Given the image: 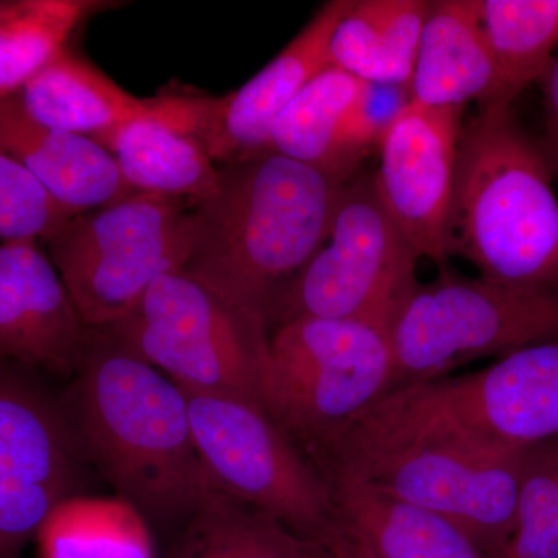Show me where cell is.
I'll use <instances>...</instances> for the list:
<instances>
[{"label":"cell","instance_id":"obj_7","mask_svg":"<svg viewBox=\"0 0 558 558\" xmlns=\"http://www.w3.org/2000/svg\"><path fill=\"white\" fill-rule=\"evenodd\" d=\"M389 339V392L444 379L465 363L558 340V290L512 288L440 267L436 279L411 290Z\"/></svg>","mask_w":558,"mask_h":558},{"label":"cell","instance_id":"obj_9","mask_svg":"<svg viewBox=\"0 0 558 558\" xmlns=\"http://www.w3.org/2000/svg\"><path fill=\"white\" fill-rule=\"evenodd\" d=\"M417 250L392 220L374 175L340 190L329 236L310 263L275 293L267 325L301 317L349 319L391 328L416 288Z\"/></svg>","mask_w":558,"mask_h":558},{"label":"cell","instance_id":"obj_24","mask_svg":"<svg viewBox=\"0 0 558 558\" xmlns=\"http://www.w3.org/2000/svg\"><path fill=\"white\" fill-rule=\"evenodd\" d=\"M38 539L43 558H154L149 527L117 497L68 499Z\"/></svg>","mask_w":558,"mask_h":558},{"label":"cell","instance_id":"obj_11","mask_svg":"<svg viewBox=\"0 0 558 558\" xmlns=\"http://www.w3.org/2000/svg\"><path fill=\"white\" fill-rule=\"evenodd\" d=\"M87 468L61 398L0 359V558H20L54 509L81 497Z\"/></svg>","mask_w":558,"mask_h":558},{"label":"cell","instance_id":"obj_13","mask_svg":"<svg viewBox=\"0 0 558 558\" xmlns=\"http://www.w3.org/2000/svg\"><path fill=\"white\" fill-rule=\"evenodd\" d=\"M462 109L409 102L379 143L377 193L421 258L447 266L446 241Z\"/></svg>","mask_w":558,"mask_h":558},{"label":"cell","instance_id":"obj_22","mask_svg":"<svg viewBox=\"0 0 558 558\" xmlns=\"http://www.w3.org/2000/svg\"><path fill=\"white\" fill-rule=\"evenodd\" d=\"M168 558H333L267 513L215 490L175 535Z\"/></svg>","mask_w":558,"mask_h":558},{"label":"cell","instance_id":"obj_25","mask_svg":"<svg viewBox=\"0 0 558 558\" xmlns=\"http://www.w3.org/2000/svg\"><path fill=\"white\" fill-rule=\"evenodd\" d=\"M481 22L497 62L502 102L512 106L553 64L557 0H481Z\"/></svg>","mask_w":558,"mask_h":558},{"label":"cell","instance_id":"obj_33","mask_svg":"<svg viewBox=\"0 0 558 558\" xmlns=\"http://www.w3.org/2000/svg\"><path fill=\"white\" fill-rule=\"evenodd\" d=\"M557 17H558V0H557Z\"/></svg>","mask_w":558,"mask_h":558},{"label":"cell","instance_id":"obj_31","mask_svg":"<svg viewBox=\"0 0 558 558\" xmlns=\"http://www.w3.org/2000/svg\"><path fill=\"white\" fill-rule=\"evenodd\" d=\"M323 545L330 550L333 558H377L357 538L352 537L336 523L332 524L328 538Z\"/></svg>","mask_w":558,"mask_h":558},{"label":"cell","instance_id":"obj_10","mask_svg":"<svg viewBox=\"0 0 558 558\" xmlns=\"http://www.w3.org/2000/svg\"><path fill=\"white\" fill-rule=\"evenodd\" d=\"M182 391L216 488L323 545L333 524L328 481L274 417L234 396Z\"/></svg>","mask_w":558,"mask_h":558},{"label":"cell","instance_id":"obj_32","mask_svg":"<svg viewBox=\"0 0 558 558\" xmlns=\"http://www.w3.org/2000/svg\"><path fill=\"white\" fill-rule=\"evenodd\" d=\"M14 0H0V21L9 14V11L13 9Z\"/></svg>","mask_w":558,"mask_h":558},{"label":"cell","instance_id":"obj_23","mask_svg":"<svg viewBox=\"0 0 558 558\" xmlns=\"http://www.w3.org/2000/svg\"><path fill=\"white\" fill-rule=\"evenodd\" d=\"M365 87V81L328 65L275 121L269 150L343 180L337 174V145L349 109Z\"/></svg>","mask_w":558,"mask_h":558},{"label":"cell","instance_id":"obj_26","mask_svg":"<svg viewBox=\"0 0 558 558\" xmlns=\"http://www.w3.org/2000/svg\"><path fill=\"white\" fill-rule=\"evenodd\" d=\"M112 2L14 0L0 21V100L14 97L61 50L76 27Z\"/></svg>","mask_w":558,"mask_h":558},{"label":"cell","instance_id":"obj_5","mask_svg":"<svg viewBox=\"0 0 558 558\" xmlns=\"http://www.w3.org/2000/svg\"><path fill=\"white\" fill-rule=\"evenodd\" d=\"M267 328L263 315L172 271L128 317L101 330L180 388L234 396L266 410Z\"/></svg>","mask_w":558,"mask_h":558},{"label":"cell","instance_id":"obj_29","mask_svg":"<svg viewBox=\"0 0 558 558\" xmlns=\"http://www.w3.org/2000/svg\"><path fill=\"white\" fill-rule=\"evenodd\" d=\"M410 101L409 86L366 83L359 100L349 109L337 145V174L344 182L373 146L379 148L381 135Z\"/></svg>","mask_w":558,"mask_h":558},{"label":"cell","instance_id":"obj_21","mask_svg":"<svg viewBox=\"0 0 558 558\" xmlns=\"http://www.w3.org/2000/svg\"><path fill=\"white\" fill-rule=\"evenodd\" d=\"M427 7L422 0H352L330 38V65L365 83L410 87Z\"/></svg>","mask_w":558,"mask_h":558},{"label":"cell","instance_id":"obj_20","mask_svg":"<svg viewBox=\"0 0 558 558\" xmlns=\"http://www.w3.org/2000/svg\"><path fill=\"white\" fill-rule=\"evenodd\" d=\"M112 154L135 193L189 199H209L219 186L220 168L199 138L170 119L163 97L154 112L132 120L97 140Z\"/></svg>","mask_w":558,"mask_h":558},{"label":"cell","instance_id":"obj_3","mask_svg":"<svg viewBox=\"0 0 558 558\" xmlns=\"http://www.w3.org/2000/svg\"><path fill=\"white\" fill-rule=\"evenodd\" d=\"M344 183L274 150L223 165L216 193L191 208L182 271L267 322L275 293L328 240Z\"/></svg>","mask_w":558,"mask_h":558},{"label":"cell","instance_id":"obj_12","mask_svg":"<svg viewBox=\"0 0 558 558\" xmlns=\"http://www.w3.org/2000/svg\"><path fill=\"white\" fill-rule=\"evenodd\" d=\"M411 387L440 416L497 446L524 450L558 438V340L510 352L475 373Z\"/></svg>","mask_w":558,"mask_h":558},{"label":"cell","instance_id":"obj_19","mask_svg":"<svg viewBox=\"0 0 558 558\" xmlns=\"http://www.w3.org/2000/svg\"><path fill=\"white\" fill-rule=\"evenodd\" d=\"M14 100L25 116L43 126L94 140L154 112V100L134 97L68 47L36 73Z\"/></svg>","mask_w":558,"mask_h":558},{"label":"cell","instance_id":"obj_8","mask_svg":"<svg viewBox=\"0 0 558 558\" xmlns=\"http://www.w3.org/2000/svg\"><path fill=\"white\" fill-rule=\"evenodd\" d=\"M193 209L160 194L73 216L47 242L49 256L89 328L116 325L163 275L182 271L193 247Z\"/></svg>","mask_w":558,"mask_h":558},{"label":"cell","instance_id":"obj_2","mask_svg":"<svg viewBox=\"0 0 558 558\" xmlns=\"http://www.w3.org/2000/svg\"><path fill=\"white\" fill-rule=\"evenodd\" d=\"M526 450L470 435L405 387L355 418L314 465L435 510L498 558L515 526Z\"/></svg>","mask_w":558,"mask_h":558},{"label":"cell","instance_id":"obj_27","mask_svg":"<svg viewBox=\"0 0 558 558\" xmlns=\"http://www.w3.org/2000/svg\"><path fill=\"white\" fill-rule=\"evenodd\" d=\"M498 558H558V438L526 450L515 526Z\"/></svg>","mask_w":558,"mask_h":558},{"label":"cell","instance_id":"obj_18","mask_svg":"<svg viewBox=\"0 0 558 558\" xmlns=\"http://www.w3.org/2000/svg\"><path fill=\"white\" fill-rule=\"evenodd\" d=\"M333 523L377 558H492L435 510L392 497L352 476L329 473Z\"/></svg>","mask_w":558,"mask_h":558},{"label":"cell","instance_id":"obj_15","mask_svg":"<svg viewBox=\"0 0 558 558\" xmlns=\"http://www.w3.org/2000/svg\"><path fill=\"white\" fill-rule=\"evenodd\" d=\"M87 328L38 242L0 244V359L70 376L83 359Z\"/></svg>","mask_w":558,"mask_h":558},{"label":"cell","instance_id":"obj_6","mask_svg":"<svg viewBox=\"0 0 558 558\" xmlns=\"http://www.w3.org/2000/svg\"><path fill=\"white\" fill-rule=\"evenodd\" d=\"M389 330L349 319L301 317L269 340L266 410L315 459L389 392Z\"/></svg>","mask_w":558,"mask_h":558},{"label":"cell","instance_id":"obj_14","mask_svg":"<svg viewBox=\"0 0 558 558\" xmlns=\"http://www.w3.org/2000/svg\"><path fill=\"white\" fill-rule=\"evenodd\" d=\"M351 3H325L241 89L227 97H205L197 138L215 163H236L269 153L275 121L300 90L330 65V38Z\"/></svg>","mask_w":558,"mask_h":558},{"label":"cell","instance_id":"obj_30","mask_svg":"<svg viewBox=\"0 0 558 558\" xmlns=\"http://www.w3.org/2000/svg\"><path fill=\"white\" fill-rule=\"evenodd\" d=\"M542 83L543 90H545L546 110H548L549 150L558 163V58H554Z\"/></svg>","mask_w":558,"mask_h":558},{"label":"cell","instance_id":"obj_16","mask_svg":"<svg viewBox=\"0 0 558 558\" xmlns=\"http://www.w3.org/2000/svg\"><path fill=\"white\" fill-rule=\"evenodd\" d=\"M410 95L414 105L432 109H464L472 100L481 108H510L502 102L481 0L428 2Z\"/></svg>","mask_w":558,"mask_h":558},{"label":"cell","instance_id":"obj_28","mask_svg":"<svg viewBox=\"0 0 558 558\" xmlns=\"http://www.w3.org/2000/svg\"><path fill=\"white\" fill-rule=\"evenodd\" d=\"M73 216L0 146V240L49 242Z\"/></svg>","mask_w":558,"mask_h":558},{"label":"cell","instance_id":"obj_4","mask_svg":"<svg viewBox=\"0 0 558 558\" xmlns=\"http://www.w3.org/2000/svg\"><path fill=\"white\" fill-rule=\"evenodd\" d=\"M446 250L488 281L558 290V199L550 165L510 108H481L462 128Z\"/></svg>","mask_w":558,"mask_h":558},{"label":"cell","instance_id":"obj_1","mask_svg":"<svg viewBox=\"0 0 558 558\" xmlns=\"http://www.w3.org/2000/svg\"><path fill=\"white\" fill-rule=\"evenodd\" d=\"M61 400L87 465L149 531L178 535L218 490L194 442L185 392L105 330L87 328Z\"/></svg>","mask_w":558,"mask_h":558},{"label":"cell","instance_id":"obj_17","mask_svg":"<svg viewBox=\"0 0 558 558\" xmlns=\"http://www.w3.org/2000/svg\"><path fill=\"white\" fill-rule=\"evenodd\" d=\"M0 146L72 215L109 207L135 194L112 154L97 140L36 123L14 97L0 100Z\"/></svg>","mask_w":558,"mask_h":558}]
</instances>
